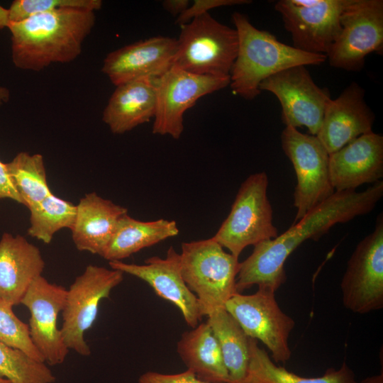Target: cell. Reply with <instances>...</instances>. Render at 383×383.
Returning a JSON list of instances; mask_svg holds the SVG:
<instances>
[{
    "label": "cell",
    "instance_id": "obj_8",
    "mask_svg": "<svg viewBox=\"0 0 383 383\" xmlns=\"http://www.w3.org/2000/svg\"><path fill=\"white\" fill-rule=\"evenodd\" d=\"M281 142L296 175L295 223L335 192L329 175V154L316 135L302 133L292 126L283 130Z\"/></svg>",
    "mask_w": 383,
    "mask_h": 383
},
{
    "label": "cell",
    "instance_id": "obj_2",
    "mask_svg": "<svg viewBox=\"0 0 383 383\" xmlns=\"http://www.w3.org/2000/svg\"><path fill=\"white\" fill-rule=\"evenodd\" d=\"M96 22L95 12L66 8L9 22L11 57L21 70L39 72L77 59Z\"/></svg>",
    "mask_w": 383,
    "mask_h": 383
},
{
    "label": "cell",
    "instance_id": "obj_29",
    "mask_svg": "<svg viewBox=\"0 0 383 383\" xmlns=\"http://www.w3.org/2000/svg\"><path fill=\"white\" fill-rule=\"evenodd\" d=\"M0 378L11 383H53L55 377L45 362L0 340Z\"/></svg>",
    "mask_w": 383,
    "mask_h": 383
},
{
    "label": "cell",
    "instance_id": "obj_38",
    "mask_svg": "<svg viewBox=\"0 0 383 383\" xmlns=\"http://www.w3.org/2000/svg\"><path fill=\"white\" fill-rule=\"evenodd\" d=\"M10 99V91L8 88L0 87V107L9 101Z\"/></svg>",
    "mask_w": 383,
    "mask_h": 383
},
{
    "label": "cell",
    "instance_id": "obj_15",
    "mask_svg": "<svg viewBox=\"0 0 383 383\" xmlns=\"http://www.w3.org/2000/svg\"><path fill=\"white\" fill-rule=\"evenodd\" d=\"M66 295L67 289L41 275L32 282L21 301L30 314L28 324L31 340L45 363L51 366L62 364L70 350L57 326Z\"/></svg>",
    "mask_w": 383,
    "mask_h": 383
},
{
    "label": "cell",
    "instance_id": "obj_24",
    "mask_svg": "<svg viewBox=\"0 0 383 383\" xmlns=\"http://www.w3.org/2000/svg\"><path fill=\"white\" fill-rule=\"evenodd\" d=\"M179 232L174 220L143 221L126 213L119 219L101 257L109 262L122 261L144 248L177 235Z\"/></svg>",
    "mask_w": 383,
    "mask_h": 383
},
{
    "label": "cell",
    "instance_id": "obj_18",
    "mask_svg": "<svg viewBox=\"0 0 383 383\" xmlns=\"http://www.w3.org/2000/svg\"><path fill=\"white\" fill-rule=\"evenodd\" d=\"M374 114L365 100V90L353 82L328 104L316 137L331 154L362 135L372 132Z\"/></svg>",
    "mask_w": 383,
    "mask_h": 383
},
{
    "label": "cell",
    "instance_id": "obj_35",
    "mask_svg": "<svg viewBox=\"0 0 383 383\" xmlns=\"http://www.w3.org/2000/svg\"><path fill=\"white\" fill-rule=\"evenodd\" d=\"M165 10L177 17L189 6L188 0H165L162 2Z\"/></svg>",
    "mask_w": 383,
    "mask_h": 383
},
{
    "label": "cell",
    "instance_id": "obj_23",
    "mask_svg": "<svg viewBox=\"0 0 383 383\" xmlns=\"http://www.w3.org/2000/svg\"><path fill=\"white\" fill-rule=\"evenodd\" d=\"M177 353L187 370L199 379L208 383H228L221 350L207 321L183 333Z\"/></svg>",
    "mask_w": 383,
    "mask_h": 383
},
{
    "label": "cell",
    "instance_id": "obj_16",
    "mask_svg": "<svg viewBox=\"0 0 383 383\" xmlns=\"http://www.w3.org/2000/svg\"><path fill=\"white\" fill-rule=\"evenodd\" d=\"M111 268L148 283L161 298L176 306L187 324L195 328L203 316L196 295L187 286L181 272L180 255L170 247L165 258L150 257L144 264L109 262Z\"/></svg>",
    "mask_w": 383,
    "mask_h": 383
},
{
    "label": "cell",
    "instance_id": "obj_39",
    "mask_svg": "<svg viewBox=\"0 0 383 383\" xmlns=\"http://www.w3.org/2000/svg\"><path fill=\"white\" fill-rule=\"evenodd\" d=\"M0 383H11V382L6 379L0 378Z\"/></svg>",
    "mask_w": 383,
    "mask_h": 383
},
{
    "label": "cell",
    "instance_id": "obj_26",
    "mask_svg": "<svg viewBox=\"0 0 383 383\" xmlns=\"http://www.w3.org/2000/svg\"><path fill=\"white\" fill-rule=\"evenodd\" d=\"M207 316L206 321L217 339L228 371V383H242L249 363L250 338L225 307Z\"/></svg>",
    "mask_w": 383,
    "mask_h": 383
},
{
    "label": "cell",
    "instance_id": "obj_6",
    "mask_svg": "<svg viewBox=\"0 0 383 383\" xmlns=\"http://www.w3.org/2000/svg\"><path fill=\"white\" fill-rule=\"evenodd\" d=\"M267 187L265 172L250 175L240 185L229 214L211 237L235 257L249 245L278 236Z\"/></svg>",
    "mask_w": 383,
    "mask_h": 383
},
{
    "label": "cell",
    "instance_id": "obj_20",
    "mask_svg": "<svg viewBox=\"0 0 383 383\" xmlns=\"http://www.w3.org/2000/svg\"><path fill=\"white\" fill-rule=\"evenodd\" d=\"M45 261L39 248L25 237L4 233L0 239V298L21 304L32 282L42 275Z\"/></svg>",
    "mask_w": 383,
    "mask_h": 383
},
{
    "label": "cell",
    "instance_id": "obj_34",
    "mask_svg": "<svg viewBox=\"0 0 383 383\" xmlns=\"http://www.w3.org/2000/svg\"><path fill=\"white\" fill-rule=\"evenodd\" d=\"M0 199H9L22 204V200L18 195L11 176L9 173L6 164L0 160Z\"/></svg>",
    "mask_w": 383,
    "mask_h": 383
},
{
    "label": "cell",
    "instance_id": "obj_3",
    "mask_svg": "<svg viewBox=\"0 0 383 383\" xmlns=\"http://www.w3.org/2000/svg\"><path fill=\"white\" fill-rule=\"evenodd\" d=\"M238 48L230 72L233 92L252 100L259 95L260 83L269 77L297 65H319L326 55L304 52L286 45L266 30L255 28L246 16L232 14Z\"/></svg>",
    "mask_w": 383,
    "mask_h": 383
},
{
    "label": "cell",
    "instance_id": "obj_27",
    "mask_svg": "<svg viewBox=\"0 0 383 383\" xmlns=\"http://www.w3.org/2000/svg\"><path fill=\"white\" fill-rule=\"evenodd\" d=\"M6 164L22 204L28 209L52 194L42 155L20 152Z\"/></svg>",
    "mask_w": 383,
    "mask_h": 383
},
{
    "label": "cell",
    "instance_id": "obj_10",
    "mask_svg": "<svg viewBox=\"0 0 383 383\" xmlns=\"http://www.w3.org/2000/svg\"><path fill=\"white\" fill-rule=\"evenodd\" d=\"M340 33L326 54L331 66L360 71L365 59L383 50V1L352 0L340 16Z\"/></svg>",
    "mask_w": 383,
    "mask_h": 383
},
{
    "label": "cell",
    "instance_id": "obj_33",
    "mask_svg": "<svg viewBox=\"0 0 383 383\" xmlns=\"http://www.w3.org/2000/svg\"><path fill=\"white\" fill-rule=\"evenodd\" d=\"M138 383H208L199 379L194 372L187 370L177 374H162L147 372L140 375Z\"/></svg>",
    "mask_w": 383,
    "mask_h": 383
},
{
    "label": "cell",
    "instance_id": "obj_28",
    "mask_svg": "<svg viewBox=\"0 0 383 383\" xmlns=\"http://www.w3.org/2000/svg\"><path fill=\"white\" fill-rule=\"evenodd\" d=\"M30 226L28 234L45 244L52 241L54 235L61 229H72L77 206L52 194L28 209Z\"/></svg>",
    "mask_w": 383,
    "mask_h": 383
},
{
    "label": "cell",
    "instance_id": "obj_13",
    "mask_svg": "<svg viewBox=\"0 0 383 383\" xmlns=\"http://www.w3.org/2000/svg\"><path fill=\"white\" fill-rule=\"evenodd\" d=\"M228 84L230 77L199 75L172 66L157 80L152 133L179 139L185 111L201 97Z\"/></svg>",
    "mask_w": 383,
    "mask_h": 383
},
{
    "label": "cell",
    "instance_id": "obj_5",
    "mask_svg": "<svg viewBox=\"0 0 383 383\" xmlns=\"http://www.w3.org/2000/svg\"><path fill=\"white\" fill-rule=\"evenodd\" d=\"M181 28L173 66L199 75L230 77L238 48L236 30L209 13Z\"/></svg>",
    "mask_w": 383,
    "mask_h": 383
},
{
    "label": "cell",
    "instance_id": "obj_31",
    "mask_svg": "<svg viewBox=\"0 0 383 383\" xmlns=\"http://www.w3.org/2000/svg\"><path fill=\"white\" fill-rule=\"evenodd\" d=\"M101 6V0H15L8 9L9 19V22H18L37 13L66 8L95 12Z\"/></svg>",
    "mask_w": 383,
    "mask_h": 383
},
{
    "label": "cell",
    "instance_id": "obj_1",
    "mask_svg": "<svg viewBox=\"0 0 383 383\" xmlns=\"http://www.w3.org/2000/svg\"><path fill=\"white\" fill-rule=\"evenodd\" d=\"M383 196V182L363 192H335L277 238L254 245L251 255L240 264L236 290L241 293L257 284L274 292L285 283L284 263L305 240H318L338 223H345L372 211Z\"/></svg>",
    "mask_w": 383,
    "mask_h": 383
},
{
    "label": "cell",
    "instance_id": "obj_32",
    "mask_svg": "<svg viewBox=\"0 0 383 383\" xmlns=\"http://www.w3.org/2000/svg\"><path fill=\"white\" fill-rule=\"evenodd\" d=\"M250 1L248 0H195L191 6H189L186 11L177 18L176 23L182 26L196 17L208 13V11L213 9L250 4Z\"/></svg>",
    "mask_w": 383,
    "mask_h": 383
},
{
    "label": "cell",
    "instance_id": "obj_11",
    "mask_svg": "<svg viewBox=\"0 0 383 383\" xmlns=\"http://www.w3.org/2000/svg\"><path fill=\"white\" fill-rule=\"evenodd\" d=\"M352 0H279L274 9L291 34L293 47L326 55L340 30V16Z\"/></svg>",
    "mask_w": 383,
    "mask_h": 383
},
{
    "label": "cell",
    "instance_id": "obj_37",
    "mask_svg": "<svg viewBox=\"0 0 383 383\" xmlns=\"http://www.w3.org/2000/svg\"><path fill=\"white\" fill-rule=\"evenodd\" d=\"M357 383H383V372L367 377Z\"/></svg>",
    "mask_w": 383,
    "mask_h": 383
},
{
    "label": "cell",
    "instance_id": "obj_4",
    "mask_svg": "<svg viewBox=\"0 0 383 383\" xmlns=\"http://www.w3.org/2000/svg\"><path fill=\"white\" fill-rule=\"evenodd\" d=\"M179 255L183 279L196 295L203 316L224 308L238 293V257L212 238L182 243Z\"/></svg>",
    "mask_w": 383,
    "mask_h": 383
},
{
    "label": "cell",
    "instance_id": "obj_19",
    "mask_svg": "<svg viewBox=\"0 0 383 383\" xmlns=\"http://www.w3.org/2000/svg\"><path fill=\"white\" fill-rule=\"evenodd\" d=\"M329 175L335 192L355 190L383 177V137L372 131L329 155Z\"/></svg>",
    "mask_w": 383,
    "mask_h": 383
},
{
    "label": "cell",
    "instance_id": "obj_36",
    "mask_svg": "<svg viewBox=\"0 0 383 383\" xmlns=\"http://www.w3.org/2000/svg\"><path fill=\"white\" fill-rule=\"evenodd\" d=\"M9 23V10L0 5V30L7 28Z\"/></svg>",
    "mask_w": 383,
    "mask_h": 383
},
{
    "label": "cell",
    "instance_id": "obj_14",
    "mask_svg": "<svg viewBox=\"0 0 383 383\" xmlns=\"http://www.w3.org/2000/svg\"><path fill=\"white\" fill-rule=\"evenodd\" d=\"M259 89L277 96L286 126H305L310 135H316L332 99L328 89L316 84L306 66L297 65L276 73L263 80Z\"/></svg>",
    "mask_w": 383,
    "mask_h": 383
},
{
    "label": "cell",
    "instance_id": "obj_17",
    "mask_svg": "<svg viewBox=\"0 0 383 383\" xmlns=\"http://www.w3.org/2000/svg\"><path fill=\"white\" fill-rule=\"evenodd\" d=\"M177 39L155 36L109 53L101 71L116 87L142 77L159 78L172 66Z\"/></svg>",
    "mask_w": 383,
    "mask_h": 383
},
{
    "label": "cell",
    "instance_id": "obj_22",
    "mask_svg": "<svg viewBox=\"0 0 383 383\" xmlns=\"http://www.w3.org/2000/svg\"><path fill=\"white\" fill-rule=\"evenodd\" d=\"M157 79L138 78L116 86L102 115L113 134H123L154 118Z\"/></svg>",
    "mask_w": 383,
    "mask_h": 383
},
{
    "label": "cell",
    "instance_id": "obj_12",
    "mask_svg": "<svg viewBox=\"0 0 383 383\" xmlns=\"http://www.w3.org/2000/svg\"><path fill=\"white\" fill-rule=\"evenodd\" d=\"M343 303L350 311L365 314L383 307V217L372 233L356 246L340 282Z\"/></svg>",
    "mask_w": 383,
    "mask_h": 383
},
{
    "label": "cell",
    "instance_id": "obj_9",
    "mask_svg": "<svg viewBox=\"0 0 383 383\" xmlns=\"http://www.w3.org/2000/svg\"><path fill=\"white\" fill-rule=\"evenodd\" d=\"M274 293L264 287L252 294L236 293L225 309L249 338L268 348L274 362L285 363L292 356L289 338L295 322L280 309Z\"/></svg>",
    "mask_w": 383,
    "mask_h": 383
},
{
    "label": "cell",
    "instance_id": "obj_30",
    "mask_svg": "<svg viewBox=\"0 0 383 383\" xmlns=\"http://www.w3.org/2000/svg\"><path fill=\"white\" fill-rule=\"evenodd\" d=\"M0 340L9 346L20 350L30 357L45 362L33 343L28 324L14 313L13 306L0 298Z\"/></svg>",
    "mask_w": 383,
    "mask_h": 383
},
{
    "label": "cell",
    "instance_id": "obj_25",
    "mask_svg": "<svg viewBox=\"0 0 383 383\" xmlns=\"http://www.w3.org/2000/svg\"><path fill=\"white\" fill-rule=\"evenodd\" d=\"M250 358L247 374L242 383H357L355 374L343 362L338 370L328 368L323 375L304 377L274 362L268 353L250 338Z\"/></svg>",
    "mask_w": 383,
    "mask_h": 383
},
{
    "label": "cell",
    "instance_id": "obj_7",
    "mask_svg": "<svg viewBox=\"0 0 383 383\" xmlns=\"http://www.w3.org/2000/svg\"><path fill=\"white\" fill-rule=\"evenodd\" d=\"M123 279V273L114 269L89 265L67 289L60 328L65 344L82 356L91 350L84 333L93 326L103 299L109 298L111 290Z\"/></svg>",
    "mask_w": 383,
    "mask_h": 383
},
{
    "label": "cell",
    "instance_id": "obj_21",
    "mask_svg": "<svg viewBox=\"0 0 383 383\" xmlns=\"http://www.w3.org/2000/svg\"><path fill=\"white\" fill-rule=\"evenodd\" d=\"M76 206V217L71 229L76 248L101 256L119 219L128 213V209L96 192L85 194Z\"/></svg>",
    "mask_w": 383,
    "mask_h": 383
}]
</instances>
